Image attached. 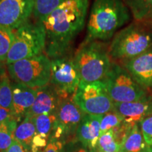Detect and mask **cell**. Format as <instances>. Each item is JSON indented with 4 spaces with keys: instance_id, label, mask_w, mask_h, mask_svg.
I'll return each instance as SVG.
<instances>
[{
    "instance_id": "cell-24",
    "label": "cell",
    "mask_w": 152,
    "mask_h": 152,
    "mask_svg": "<svg viewBox=\"0 0 152 152\" xmlns=\"http://www.w3.org/2000/svg\"><path fill=\"white\" fill-rule=\"evenodd\" d=\"M121 147L115 142L113 130L101 134L99 138L95 152H120Z\"/></svg>"
},
{
    "instance_id": "cell-15",
    "label": "cell",
    "mask_w": 152,
    "mask_h": 152,
    "mask_svg": "<svg viewBox=\"0 0 152 152\" xmlns=\"http://www.w3.org/2000/svg\"><path fill=\"white\" fill-rule=\"evenodd\" d=\"M103 115L85 114L76 131V139L85 147L94 150L100 136L101 121Z\"/></svg>"
},
{
    "instance_id": "cell-25",
    "label": "cell",
    "mask_w": 152,
    "mask_h": 152,
    "mask_svg": "<svg viewBox=\"0 0 152 152\" xmlns=\"http://www.w3.org/2000/svg\"><path fill=\"white\" fill-rule=\"evenodd\" d=\"M14 39V32L0 26V61L6 63L7 54Z\"/></svg>"
},
{
    "instance_id": "cell-3",
    "label": "cell",
    "mask_w": 152,
    "mask_h": 152,
    "mask_svg": "<svg viewBox=\"0 0 152 152\" xmlns=\"http://www.w3.org/2000/svg\"><path fill=\"white\" fill-rule=\"evenodd\" d=\"M109 46L103 41L86 39L73 56L80 76V84L102 81L111 68L112 61Z\"/></svg>"
},
{
    "instance_id": "cell-11",
    "label": "cell",
    "mask_w": 152,
    "mask_h": 152,
    "mask_svg": "<svg viewBox=\"0 0 152 152\" xmlns=\"http://www.w3.org/2000/svg\"><path fill=\"white\" fill-rule=\"evenodd\" d=\"M33 14V0H1L0 26L16 30Z\"/></svg>"
},
{
    "instance_id": "cell-18",
    "label": "cell",
    "mask_w": 152,
    "mask_h": 152,
    "mask_svg": "<svg viewBox=\"0 0 152 152\" xmlns=\"http://www.w3.org/2000/svg\"><path fill=\"white\" fill-rule=\"evenodd\" d=\"M37 132L33 118L26 116L20 123H18L16 128L15 129L14 140L20 142L31 151L32 142Z\"/></svg>"
},
{
    "instance_id": "cell-17",
    "label": "cell",
    "mask_w": 152,
    "mask_h": 152,
    "mask_svg": "<svg viewBox=\"0 0 152 152\" xmlns=\"http://www.w3.org/2000/svg\"><path fill=\"white\" fill-rule=\"evenodd\" d=\"M120 152H149V146L144 140L138 123H135L132 126L121 146Z\"/></svg>"
},
{
    "instance_id": "cell-6",
    "label": "cell",
    "mask_w": 152,
    "mask_h": 152,
    "mask_svg": "<svg viewBox=\"0 0 152 152\" xmlns=\"http://www.w3.org/2000/svg\"><path fill=\"white\" fill-rule=\"evenodd\" d=\"M7 68L13 81L30 88L38 89L49 84L51 59L45 54L7 64Z\"/></svg>"
},
{
    "instance_id": "cell-7",
    "label": "cell",
    "mask_w": 152,
    "mask_h": 152,
    "mask_svg": "<svg viewBox=\"0 0 152 152\" xmlns=\"http://www.w3.org/2000/svg\"><path fill=\"white\" fill-rule=\"evenodd\" d=\"M109 96L115 103L139 101L149 94L142 88L124 67L112 61L111 68L103 80Z\"/></svg>"
},
{
    "instance_id": "cell-36",
    "label": "cell",
    "mask_w": 152,
    "mask_h": 152,
    "mask_svg": "<svg viewBox=\"0 0 152 152\" xmlns=\"http://www.w3.org/2000/svg\"><path fill=\"white\" fill-rule=\"evenodd\" d=\"M149 152H152V144L151 146H149Z\"/></svg>"
},
{
    "instance_id": "cell-30",
    "label": "cell",
    "mask_w": 152,
    "mask_h": 152,
    "mask_svg": "<svg viewBox=\"0 0 152 152\" xmlns=\"http://www.w3.org/2000/svg\"><path fill=\"white\" fill-rule=\"evenodd\" d=\"M61 152H95L89 148L85 147L77 140L68 142L64 144Z\"/></svg>"
},
{
    "instance_id": "cell-32",
    "label": "cell",
    "mask_w": 152,
    "mask_h": 152,
    "mask_svg": "<svg viewBox=\"0 0 152 152\" xmlns=\"http://www.w3.org/2000/svg\"><path fill=\"white\" fill-rule=\"evenodd\" d=\"M7 152H31L27 148L25 147L22 144L16 140H14L11 145L7 150Z\"/></svg>"
},
{
    "instance_id": "cell-5",
    "label": "cell",
    "mask_w": 152,
    "mask_h": 152,
    "mask_svg": "<svg viewBox=\"0 0 152 152\" xmlns=\"http://www.w3.org/2000/svg\"><path fill=\"white\" fill-rule=\"evenodd\" d=\"M45 30L42 23L28 20L14 32V39L7 54L6 64L40 55L45 52Z\"/></svg>"
},
{
    "instance_id": "cell-23",
    "label": "cell",
    "mask_w": 152,
    "mask_h": 152,
    "mask_svg": "<svg viewBox=\"0 0 152 152\" xmlns=\"http://www.w3.org/2000/svg\"><path fill=\"white\" fill-rule=\"evenodd\" d=\"M13 93L11 83L7 73L0 76V107L12 111Z\"/></svg>"
},
{
    "instance_id": "cell-8",
    "label": "cell",
    "mask_w": 152,
    "mask_h": 152,
    "mask_svg": "<svg viewBox=\"0 0 152 152\" xmlns=\"http://www.w3.org/2000/svg\"><path fill=\"white\" fill-rule=\"evenodd\" d=\"M73 100L85 113L91 115H104L114 107L103 81L79 84Z\"/></svg>"
},
{
    "instance_id": "cell-38",
    "label": "cell",
    "mask_w": 152,
    "mask_h": 152,
    "mask_svg": "<svg viewBox=\"0 0 152 152\" xmlns=\"http://www.w3.org/2000/svg\"></svg>"
},
{
    "instance_id": "cell-4",
    "label": "cell",
    "mask_w": 152,
    "mask_h": 152,
    "mask_svg": "<svg viewBox=\"0 0 152 152\" xmlns=\"http://www.w3.org/2000/svg\"><path fill=\"white\" fill-rule=\"evenodd\" d=\"M152 49V30L141 21L131 23L114 35L109 46V56L118 64Z\"/></svg>"
},
{
    "instance_id": "cell-13",
    "label": "cell",
    "mask_w": 152,
    "mask_h": 152,
    "mask_svg": "<svg viewBox=\"0 0 152 152\" xmlns=\"http://www.w3.org/2000/svg\"><path fill=\"white\" fill-rule=\"evenodd\" d=\"M113 110L129 123H141L146 118L152 115V94H149L142 99L132 102L115 103Z\"/></svg>"
},
{
    "instance_id": "cell-19",
    "label": "cell",
    "mask_w": 152,
    "mask_h": 152,
    "mask_svg": "<svg viewBox=\"0 0 152 152\" xmlns=\"http://www.w3.org/2000/svg\"><path fill=\"white\" fill-rule=\"evenodd\" d=\"M32 118L37 134L46 137L49 140L57 127L56 112L54 113L42 114Z\"/></svg>"
},
{
    "instance_id": "cell-27",
    "label": "cell",
    "mask_w": 152,
    "mask_h": 152,
    "mask_svg": "<svg viewBox=\"0 0 152 152\" xmlns=\"http://www.w3.org/2000/svg\"><path fill=\"white\" fill-rule=\"evenodd\" d=\"M134 124H135V123H129L123 121L121 125L115 127V128H113V130H113V137L115 142H116L121 147L122 146V144H123V142H124L125 139L128 137Z\"/></svg>"
},
{
    "instance_id": "cell-34",
    "label": "cell",
    "mask_w": 152,
    "mask_h": 152,
    "mask_svg": "<svg viewBox=\"0 0 152 152\" xmlns=\"http://www.w3.org/2000/svg\"><path fill=\"white\" fill-rule=\"evenodd\" d=\"M141 22L143 23L144 24H145L146 26H148L152 30V14H150L149 16H148L144 20H141Z\"/></svg>"
},
{
    "instance_id": "cell-22",
    "label": "cell",
    "mask_w": 152,
    "mask_h": 152,
    "mask_svg": "<svg viewBox=\"0 0 152 152\" xmlns=\"http://www.w3.org/2000/svg\"><path fill=\"white\" fill-rule=\"evenodd\" d=\"M33 16L35 20L42 22L65 0H33Z\"/></svg>"
},
{
    "instance_id": "cell-10",
    "label": "cell",
    "mask_w": 152,
    "mask_h": 152,
    "mask_svg": "<svg viewBox=\"0 0 152 152\" xmlns=\"http://www.w3.org/2000/svg\"><path fill=\"white\" fill-rule=\"evenodd\" d=\"M85 114L73 102V96L61 99L56 111L57 127L51 138L65 144L77 140L76 131Z\"/></svg>"
},
{
    "instance_id": "cell-16",
    "label": "cell",
    "mask_w": 152,
    "mask_h": 152,
    "mask_svg": "<svg viewBox=\"0 0 152 152\" xmlns=\"http://www.w3.org/2000/svg\"><path fill=\"white\" fill-rule=\"evenodd\" d=\"M13 93L12 112L19 123L33 105L36 97V89L30 88L21 83H11Z\"/></svg>"
},
{
    "instance_id": "cell-37",
    "label": "cell",
    "mask_w": 152,
    "mask_h": 152,
    "mask_svg": "<svg viewBox=\"0 0 152 152\" xmlns=\"http://www.w3.org/2000/svg\"><path fill=\"white\" fill-rule=\"evenodd\" d=\"M0 1H1V0H0Z\"/></svg>"
},
{
    "instance_id": "cell-31",
    "label": "cell",
    "mask_w": 152,
    "mask_h": 152,
    "mask_svg": "<svg viewBox=\"0 0 152 152\" xmlns=\"http://www.w3.org/2000/svg\"><path fill=\"white\" fill-rule=\"evenodd\" d=\"M64 142L55 138H50L47 146L42 152H61L64 147Z\"/></svg>"
},
{
    "instance_id": "cell-28",
    "label": "cell",
    "mask_w": 152,
    "mask_h": 152,
    "mask_svg": "<svg viewBox=\"0 0 152 152\" xmlns=\"http://www.w3.org/2000/svg\"><path fill=\"white\" fill-rule=\"evenodd\" d=\"M141 130L144 140L149 146L152 144V115L144 119L140 123Z\"/></svg>"
},
{
    "instance_id": "cell-29",
    "label": "cell",
    "mask_w": 152,
    "mask_h": 152,
    "mask_svg": "<svg viewBox=\"0 0 152 152\" xmlns=\"http://www.w3.org/2000/svg\"><path fill=\"white\" fill-rule=\"evenodd\" d=\"M49 142L48 138L37 133L32 142L31 152H42L46 148Z\"/></svg>"
},
{
    "instance_id": "cell-26",
    "label": "cell",
    "mask_w": 152,
    "mask_h": 152,
    "mask_svg": "<svg viewBox=\"0 0 152 152\" xmlns=\"http://www.w3.org/2000/svg\"><path fill=\"white\" fill-rule=\"evenodd\" d=\"M123 118L114 110L104 114L101 121L100 135L108 131L113 130L123 122Z\"/></svg>"
},
{
    "instance_id": "cell-20",
    "label": "cell",
    "mask_w": 152,
    "mask_h": 152,
    "mask_svg": "<svg viewBox=\"0 0 152 152\" xmlns=\"http://www.w3.org/2000/svg\"><path fill=\"white\" fill-rule=\"evenodd\" d=\"M18 123L12 117L0 123V152H7L14 142V132Z\"/></svg>"
},
{
    "instance_id": "cell-2",
    "label": "cell",
    "mask_w": 152,
    "mask_h": 152,
    "mask_svg": "<svg viewBox=\"0 0 152 152\" xmlns=\"http://www.w3.org/2000/svg\"><path fill=\"white\" fill-rule=\"evenodd\" d=\"M130 20V11L123 0H93L86 39L109 40Z\"/></svg>"
},
{
    "instance_id": "cell-14",
    "label": "cell",
    "mask_w": 152,
    "mask_h": 152,
    "mask_svg": "<svg viewBox=\"0 0 152 152\" xmlns=\"http://www.w3.org/2000/svg\"><path fill=\"white\" fill-rule=\"evenodd\" d=\"M60 101L59 94L50 84L36 89L35 102L26 116L33 118L42 114L56 113Z\"/></svg>"
},
{
    "instance_id": "cell-35",
    "label": "cell",
    "mask_w": 152,
    "mask_h": 152,
    "mask_svg": "<svg viewBox=\"0 0 152 152\" xmlns=\"http://www.w3.org/2000/svg\"><path fill=\"white\" fill-rule=\"evenodd\" d=\"M6 73H7V72H6L5 63L0 61V76L4 75Z\"/></svg>"
},
{
    "instance_id": "cell-9",
    "label": "cell",
    "mask_w": 152,
    "mask_h": 152,
    "mask_svg": "<svg viewBox=\"0 0 152 152\" xmlns=\"http://www.w3.org/2000/svg\"><path fill=\"white\" fill-rule=\"evenodd\" d=\"M80 76L71 53L51 60L49 84L56 89L61 99L72 97L80 84Z\"/></svg>"
},
{
    "instance_id": "cell-1",
    "label": "cell",
    "mask_w": 152,
    "mask_h": 152,
    "mask_svg": "<svg viewBox=\"0 0 152 152\" xmlns=\"http://www.w3.org/2000/svg\"><path fill=\"white\" fill-rule=\"evenodd\" d=\"M88 7L89 0H65L42 22L46 35L44 54L51 60L71 54L85 26Z\"/></svg>"
},
{
    "instance_id": "cell-33",
    "label": "cell",
    "mask_w": 152,
    "mask_h": 152,
    "mask_svg": "<svg viewBox=\"0 0 152 152\" xmlns=\"http://www.w3.org/2000/svg\"><path fill=\"white\" fill-rule=\"evenodd\" d=\"M14 116L11 110L0 107V123Z\"/></svg>"
},
{
    "instance_id": "cell-12",
    "label": "cell",
    "mask_w": 152,
    "mask_h": 152,
    "mask_svg": "<svg viewBox=\"0 0 152 152\" xmlns=\"http://www.w3.org/2000/svg\"><path fill=\"white\" fill-rule=\"evenodd\" d=\"M119 64L129 72L142 88L152 94V49Z\"/></svg>"
},
{
    "instance_id": "cell-21",
    "label": "cell",
    "mask_w": 152,
    "mask_h": 152,
    "mask_svg": "<svg viewBox=\"0 0 152 152\" xmlns=\"http://www.w3.org/2000/svg\"><path fill=\"white\" fill-rule=\"evenodd\" d=\"M134 20L141 21L152 14V0H123Z\"/></svg>"
}]
</instances>
